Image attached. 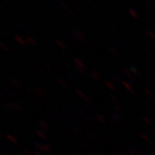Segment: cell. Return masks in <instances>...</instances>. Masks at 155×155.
<instances>
[{
	"label": "cell",
	"mask_w": 155,
	"mask_h": 155,
	"mask_svg": "<svg viewBox=\"0 0 155 155\" xmlns=\"http://www.w3.org/2000/svg\"><path fill=\"white\" fill-rule=\"evenodd\" d=\"M0 10H2V8H1V5H0Z\"/></svg>",
	"instance_id": "cell-1"
}]
</instances>
